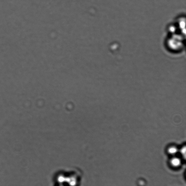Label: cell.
Wrapping results in <instances>:
<instances>
[{
  "mask_svg": "<svg viewBox=\"0 0 186 186\" xmlns=\"http://www.w3.org/2000/svg\"><path fill=\"white\" fill-rule=\"evenodd\" d=\"M177 151H178V150H177L176 148L174 147H172L170 148L169 150H168V152H169V153L171 154L176 153Z\"/></svg>",
  "mask_w": 186,
  "mask_h": 186,
  "instance_id": "obj_3",
  "label": "cell"
},
{
  "mask_svg": "<svg viewBox=\"0 0 186 186\" xmlns=\"http://www.w3.org/2000/svg\"><path fill=\"white\" fill-rule=\"evenodd\" d=\"M181 161L178 158H174L171 161V164L173 166H178L180 165Z\"/></svg>",
  "mask_w": 186,
  "mask_h": 186,
  "instance_id": "obj_2",
  "label": "cell"
},
{
  "mask_svg": "<svg viewBox=\"0 0 186 186\" xmlns=\"http://www.w3.org/2000/svg\"><path fill=\"white\" fill-rule=\"evenodd\" d=\"M82 175L78 170H60L53 175V183L55 185H78L80 184Z\"/></svg>",
  "mask_w": 186,
  "mask_h": 186,
  "instance_id": "obj_1",
  "label": "cell"
},
{
  "mask_svg": "<svg viewBox=\"0 0 186 186\" xmlns=\"http://www.w3.org/2000/svg\"><path fill=\"white\" fill-rule=\"evenodd\" d=\"M185 151H186V148L185 147H184V148H182L181 150V153L184 154V155H185Z\"/></svg>",
  "mask_w": 186,
  "mask_h": 186,
  "instance_id": "obj_4",
  "label": "cell"
}]
</instances>
